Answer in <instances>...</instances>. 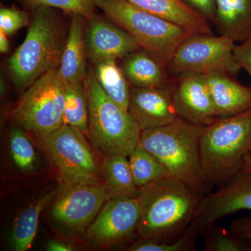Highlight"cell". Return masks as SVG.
Here are the masks:
<instances>
[{"label": "cell", "instance_id": "obj_21", "mask_svg": "<svg viewBox=\"0 0 251 251\" xmlns=\"http://www.w3.org/2000/svg\"><path fill=\"white\" fill-rule=\"evenodd\" d=\"M58 193L55 189L47 193L16 217L10 233V244L14 251H26L30 249L36 237L41 213L53 202Z\"/></svg>", "mask_w": 251, "mask_h": 251}, {"label": "cell", "instance_id": "obj_13", "mask_svg": "<svg viewBox=\"0 0 251 251\" xmlns=\"http://www.w3.org/2000/svg\"><path fill=\"white\" fill-rule=\"evenodd\" d=\"M85 41L87 59L93 65L124 58L141 49L129 33L110 19L96 14L86 22Z\"/></svg>", "mask_w": 251, "mask_h": 251}, {"label": "cell", "instance_id": "obj_1", "mask_svg": "<svg viewBox=\"0 0 251 251\" xmlns=\"http://www.w3.org/2000/svg\"><path fill=\"white\" fill-rule=\"evenodd\" d=\"M204 196L170 176L140 188V239L161 242L175 240L197 217Z\"/></svg>", "mask_w": 251, "mask_h": 251}, {"label": "cell", "instance_id": "obj_12", "mask_svg": "<svg viewBox=\"0 0 251 251\" xmlns=\"http://www.w3.org/2000/svg\"><path fill=\"white\" fill-rule=\"evenodd\" d=\"M251 211V172L240 171L214 193L203 198L197 219L203 231L237 211Z\"/></svg>", "mask_w": 251, "mask_h": 251}, {"label": "cell", "instance_id": "obj_20", "mask_svg": "<svg viewBox=\"0 0 251 251\" xmlns=\"http://www.w3.org/2000/svg\"><path fill=\"white\" fill-rule=\"evenodd\" d=\"M140 9L201 34H212L205 18L191 9L182 0H126Z\"/></svg>", "mask_w": 251, "mask_h": 251}, {"label": "cell", "instance_id": "obj_27", "mask_svg": "<svg viewBox=\"0 0 251 251\" xmlns=\"http://www.w3.org/2000/svg\"><path fill=\"white\" fill-rule=\"evenodd\" d=\"M9 148L15 165L23 173H31L37 166L34 145L22 128L14 127L9 135Z\"/></svg>", "mask_w": 251, "mask_h": 251}, {"label": "cell", "instance_id": "obj_6", "mask_svg": "<svg viewBox=\"0 0 251 251\" xmlns=\"http://www.w3.org/2000/svg\"><path fill=\"white\" fill-rule=\"evenodd\" d=\"M108 19L121 27L165 66L180 44L193 31L138 6L126 0H94Z\"/></svg>", "mask_w": 251, "mask_h": 251}, {"label": "cell", "instance_id": "obj_30", "mask_svg": "<svg viewBox=\"0 0 251 251\" xmlns=\"http://www.w3.org/2000/svg\"><path fill=\"white\" fill-rule=\"evenodd\" d=\"M29 22L30 18L25 11L15 7L0 9V30L8 36L13 35L21 28L28 25Z\"/></svg>", "mask_w": 251, "mask_h": 251}, {"label": "cell", "instance_id": "obj_15", "mask_svg": "<svg viewBox=\"0 0 251 251\" xmlns=\"http://www.w3.org/2000/svg\"><path fill=\"white\" fill-rule=\"evenodd\" d=\"M128 112L141 131L170 125L179 117L172 87H130Z\"/></svg>", "mask_w": 251, "mask_h": 251}, {"label": "cell", "instance_id": "obj_37", "mask_svg": "<svg viewBox=\"0 0 251 251\" xmlns=\"http://www.w3.org/2000/svg\"><path fill=\"white\" fill-rule=\"evenodd\" d=\"M249 153H250L251 156V149H250V151H249Z\"/></svg>", "mask_w": 251, "mask_h": 251}, {"label": "cell", "instance_id": "obj_7", "mask_svg": "<svg viewBox=\"0 0 251 251\" xmlns=\"http://www.w3.org/2000/svg\"><path fill=\"white\" fill-rule=\"evenodd\" d=\"M65 82L58 68L51 69L23 92L14 112L15 121L40 139L64 125Z\"/></svg>", "mask_w": 251, "mask_h": 251}, {"label": "cell", "instance_id": "obj_34", "mask_svg": "<svg viewBox=\"0 0 251 251\" xmlns=\"http://www.w3.org/2000/svg\"><path fill=\"white\" fill-rule=\"evenodd\" d=\"M46 249L49 251H72L74 250V248L67 243L58 240H52L48 243Z\"/></svg>", "mask_w": 251, "mask_h": 251}, {"label": "cell", "instance_id": "obj_11", "mask_svg": "<svg viewBox=\"0 0 251 251\" xmlns=\"http://www.w3.org/2000/svg\"><path fill=\"white\" fill-rule=\"evenodd\" d=\"M112 198L105 183L64 184L52 202L51 214L59 224L74 231L88 227L107 201Z\"/></svg>", "mask_w": 251, "mask_h": 251}, {"label": "cell", "instance_id": "obj_28", "mask_svg": "<svg viewBox=\"0 0 251 251\" xmlns=\"http://www.w3.org/2000/svg\"><path fill=\"white\" fill-rule=\"evenodd\" d=\"M206 251H251V243L234 235L230 229L212 225L203 231Z\"/></svg>", "mask_w": 251, "mask_h": 251}, {"label": "cell", "instance_id": "obj_26", "mask_svg": "<svg viewBox=\"0 0 251 251\" xmlns=\"http://www.w3.org/2000/svg\"><path fill=\"white\" fill-rule=\"evenodd\" d=\"M201 233V226L196 218L178 239L170 242H157L140 239L128 251H192L196 250L198 235Z\"/></svg>", "mask_w": 251, "mask_h": 251}, {"label": "cell", "instance_id": "obj_2", "mask_svg": "<svg viewBox=\"0 0 251 251\" xmlns=\"http://www.w3.org/2000/svg\"><path fill=\"white\" fill-rule=\"evenodd\" d=\"M204 127L179 117L170 125L141 131L138 145L157 158L170 176L205 195L211 185L203 171L200 152Z\"/></svg>", "mask_w": 251, "mask_h": 251}, {"label": "cell", "instance_id": "obj_35", "mask_svg": "<svg viewBox=\"0 0 251 251\" xmlns=\"http://www.w3.org/2000/svg\"><path fill=\"white\" fill-rule=\"evenodd\" d=\"M9 49V41L7 34H5L4 31L0 30V51H1V53H7Z\"/></svg>", "mask_w": 251, "mask_h": 251}, {"label": "cell", "instance_id": "obj_19", "mask_svg": "<svg viewBox=\"0 0 251 251\" xmlns=\"http://www.w3.org/2000/svg\"><path fill=\"white\" fill-rule=\"evenodd\" d=\"M220 35L242 43L251 36V0H216L214 21Z\"/></svg>", "mask_w": 251, "mask_h": 251}, {"label": "cell", "instance_id": "obj_4", "mask_svg": "<svg viewBox=\"0 0 251 251\" xmlns=\"http://www.w3.org/2000/svg\"><path fill=\"white\" fill-rule=\"evenodd\" d=\"M251 146V109L221 117L203 130L200 152L209 184L221 186L242 170Z\"/></svg>", "mask_w": 251, "mask_h": 251}, {"label": "cell", "instance_id": "obj_3", "mask_svg": "<svg viewBox=\"0 0 251 251\" xmlns=\"http://www.w3.org/2000/svg\"><path fill=\"white\" fill-rule=\"evenodd\" d=\"M65 43L62 22L53 8L34 9L25 39L8 60L18 92L23 93L41 75L59 67Z\"/></svg>", "mask_w": 251, "mask_h": 251}, {"label": "cell", "instance_id": "obj_25", "mask_svg": "<svg viewBox=\"0 0 251 251\" xmlns=\"http://www.w3.org/2000/svg\"><path fill=\"white\" fill-rule=\"evenodd\" d=\"M128 161L135 184L139 188L169 176L158 159L140 145L128 156Z\"/></svg>", "mask_w": 251, "mask_h": 251}, {"label": "cell", "instance_id": "obj_33", "mask_svg": "<svg viewBox=\"0 0 251 251\" xmlns=\"http://www.w3.org/2000/svg\"><path fill=\"white\" fill-rule=\"evenodd\" d=\"M231 232L240 239L251 243V216L237 218L230 224Z\"/></svg>", "mask_w": 251, "mask_h": 251}, {"label": "cell", "instance_id": "obj_22", "mask_svg": "<svg viewBox=\"0 0 251 251\" xmlns=\"http://www.w3.org/2000/svg\"><path fill=\"white\" fill-rule=\"evenodd\" d=\"M100 168L105 184L112 197L139 196L140 188L135 184L128 156L125 155L105 156Z\"/></svg>", "mask_w": 251, "mask_h": 251}, {"label": "cell", "instance_id": "obj_16", "mask_svg": "<svg viewBox=\"0 0 251 251\" xmlns=\"http://www.w3.org/2000/svg\"><path fill=\"white\" fill-rule=\"evenodd\" d=\"M204 75L219 118L251 109V87L239 83L226 73L211 72Z\"/></svg>", "mask_w": 251, "mask_h": 251}, {"label": "cell", "instance_id": "obj_5", "mask_svg": "<svg viewBox=\"0 0 251 251\" xmlns=\"http://www.w3.org/2000/svg\"><path fill=\"white\" fill-rule=\"evenodd\" d=\"M88 105V135L104 157L129 156L138 146L141 130L128 110L105 94L89 66L84 80Z\"/></svg>", "mask_w": 251, "mask_h": 251}, {"label": "cell", "instance_id": "obj_17", "mask_svg": "<svg viewBox=\"0 0 251 251\" xmlns=\"http://www.w3.org/2000/svg\"><path fill=\"white\" fill-rule=\"evenodd\" d=\"M69 33L58 67L64 82L84 81L87 75V52L85 41V19L80 14H72Z\"/></svg>", "mask_w": 251, "mask_h": 251}, {"label": "cell", "instance_id": "obj_31", "mask_svg": "<svg viewBox=\"0 0 251 251\" xmlns=\"http://www.w3.org/2000/svg\"><path fill=\"white\" fill-rule=\"evenodd\" d=\"M188 6L197 11L207 21H214L216 0H182Z\"/></svg>", "mask_w": 251, "mask_h": 251}, {"label": "cell", "instance_id": "obj_10", "mask_svg": "<svg viewBox=\"0 0 251 251\" xmlns=\"http://www.w3.org/2000/svg\"><path fill=\"white\" fill-rule=\"evenodd\" d=\"M140 217L139 198L115 196L105 202L87 227L86 238L101 247L128 240L138 232Z\"/></svg>", "mask_w": 251, "mask_h": 251}, {"label": "cell", "instance_id": "obj_9", "mask_svg": "<svg viewBox=\"0 0 251 251\" xmlns=\"http://www.w3.org/2000/svg\"><path fill=\"white\" fill-rule=\"evenodd\" d=\"M234 43L227 36L193 33L180 44L167 69L179 75L211 72L237 75L242 68L234 54Z\"/></svg>", "mask_w": 251, "mask_h": 251}, {"label": "cell", "instance_id": "obj_24", "mask_svg": "<svg viewBox=\"0 0 251 251\" xmlns=\"http://www.w3.org/2000/svg\"><path fill=\"white\" fill-rule=\"evenodd\" d=\"M64 124L88 135V105L84 81L65 83Z\"/></svg>", "mask_w": 251, "mask_h": 251}, {"label": "cell", "instance_id": "obj_18", "mask_svg": "<svg viewBox=\"0 0 251 251\" xmlns=\"http://www.w3.org/2000/svg\"><path fill=\"white\" fill-rule=\"evenodd\" d=\"M121 68L132 87H172L167 74L166 66L143 49L124 57Z\"/></svg>", "mask_w": 251, "mask_h": 251}, {"label": "cell", "instance_id": "obj_8", "mask_svg": "<svg viewBox=\"0 0 251 251\" xmlns=\"http://www.w3.org/2000/svg\"><path fill=\"white\" fill-rule=\"evenodd\" d=\"M41 140L63 184H104L101 168L80 130L64 124Z\"/></svg>", "mask_w": 251, "mask_h": 251}, {"label": "cell", "instance_id": "obj_36", "mask_svg": "<svg viewBox=\"0 0 251 251\" xmlns=\"http://www.w3.org/2000/svg\"><path fill=\"white\" fill-rule=\"evenodd\" d=\"M241 171L245 172H251V156L250 153H248L244 159L242 168Z\"/></svg>", "mask_w": 251, "mask_h": 251}, {"label": "cell", "instance_id": "obj_29", "mask_svg": "<svg viewBox=\"0 0 251 251\" xmlns=\"http://www.w3.org/2000/svg\"><path fill=\"white\" fill-rule=\"evenodd\" d=\"M27 6L34 9L40 6L57 8L69 13L77 14L89 19L93 16L96 6L94 0H23Z\"/></svg>", "mask_w": 251, "mask_h": 251}, {"label": "cell", "instance_id": "obj_23", "mask_svg": "<svg viewBox=\"0 0 251 251\" xmlns=\"http://www.w3.org/2000/svg\"><path fill=\"white\" fill-rule=\"evenodd\" d=\"M97 80L105 94L119 105L128 110L130 87L116 60H106L94 65Z\"/></svg>", "mask_w": 251, "mask_h": 251}, {"label": "cell", "instance_id": "obj_14", "mask_svg": "<svg viewBox=\"0 0 251 251\" xmlns=\"http://www.w3.org/2000/svg\"><path fill=\"white\" fill-rule=\"evenodd\" d=\"M179 76L177 83L172 86L179 117L202 126L211 125L219 119L205 75L191 73Z\"/></svg>", "mask_w": 251, "mask_h": 251}, {"label": "cell", "instance_id": "obj_32", "mask_svg": "<svg viewBox=\"0 0 251 251\" xmlns=\"http://www.w3.org/2000/svg\"><path fill=\"white\" fill-rule=\"evenodd\" d=\"M234 54L241 68L247 71L251 77V36L235 46Z\"/></svg>", "mask_w": 251, "mask_h": 251}]
</instances>
